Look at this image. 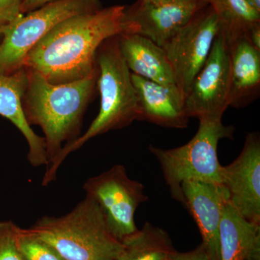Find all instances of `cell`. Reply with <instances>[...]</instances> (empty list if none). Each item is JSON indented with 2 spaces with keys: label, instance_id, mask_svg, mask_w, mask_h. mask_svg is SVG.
Returning a JSON list of instances; mask_svg holds the SVG:
<instances>
[{
  "label": "cell",
  "instance_id": "obj_2",
  "mask_svg": "<svg viewBox=\"0 0 260 260\" xmlns=\"http://www.w3.org/2000/svg\"><path fill=\"white\" fill-rule=\"evenodd\" d=\"M26 70L23 112L30 126L44 132L49 166L64 145L79 137L84 114L97 88L99 69L83 79L56 85Z\"/></svg>",
  "mask_w": 260,
  "mask_h": 260
},
{
  "label": "cell",
  "instance_id": "obj_20",
  "mask_svg": "<svg viewBox=\"0 0 260 260\" xmlns=\"http://www.w3.org/2000/svg\"><path fill=\"white\" fill-rule=\"evenodd\" d=\"M18 246L23 260H65L54 247L29 229L20 228Z\"/></svg>",
  "mask_w": 260,
  "mask_h": 260
},
{
  "label": "cell",
  "instance_id": "obj_24",
  "mask_svg": "<svg viewBox=\"0 0 260 260\" xmlns=\"http://www.w3.org/2000/svg\"><path fill=\"white\" fill-rule=\"evenodd\" d=\"M53 0H23L20 11H21L22 14L24 15L25 13H28L29 12L40 8L43 5Z\"/></svg>",
  "mask_w": 260,
  "mask_h": 260
},
{
  "label": "cell",
  "instance_id": "obj_10",
  "mask_svg": "<svg viewBox=\"0 0 260 260\" xmlns=\"http://www.w3.org/2000/svg\"><path fill=\"white\" fill-rule=\"evenodd\" d=\"M228 202L249 221L260 224V137L248 133L240 155L222 167L221 181Z\"/></svg>",
  "mask_w": 260,
  "mask_h": 260
},
{
  "label": "cell",
  "instance_id": "obj_29",
  "mask_svg": "<svg viewBox=\"0 0 260 260\" xmlns=\"http://www.w3.org/2000/svg\"></svg>",
  "mask_w": 260,
  "mask_h": 260
},
{
  "label": "cell",
  "instance_id": "obj_8",
  "mask_svg": "<svg viewBox=\"0 0 260 260\" xmlns=\"http://www.w3.org/2000/svg\"><path fill=\"white\" fill-rule=\"evenodd\" d=\"M219 31L217 15L208 4L162 46L184 99L208 59Z\"/></svg>",
  "mask_w": 260,
  "mask_h": 260
},
{
  "label": "cell",
  "instance_id": "obj_19",
  "mask_svg": "<svg viewBox=\"0 0 260 260\" xmlns=\"http://www.w3.org/2000/svg\"><path fill=\"white\" fill-rule=\"evenodd\" d=\"M218 18L220 34L228 46L246 37L250 29L260 23V13L246 0H206Z\"/></svg>",
  "mask_w": 260,
  "mask_h": 260
},
{
  "label": "cell",
  "instance_id": "obj_21",
  "mask_svg": "<svg viewBox=\"0 0 260 260\" xmlns=\"http://www.w3.org/2000/svg\"><path fill=\"white\" fill-rule=\"evenodd\" d=\"M20 229L12 220L0 221V260H23L18 246Z\"/></svg>",
  "mask_w": 260,
  "mask_h": 260
},
{
  "label": "cell",
  "instance_id": "obj_14",
  "mask_svg": "<svg viewBox=\"0 0 260 260\" xmlns=\"http://www.w3.org/2000/svg\"><path fill=\"white\" fill-rule=\"evenodd\" d=\"M27 82L28 73L24 68L9 74L0 75V115L9 119L26 140L30 165L47 167L45 140L36 134L23 112V97Z\"/></svg>",
  "mask_w": 260,
  "mask_h": 260
},
{
  "label": "cell",
  "instance_id": "obj_7",
  "mask_svg": "<svg viewBox=\"0 0 260 260\" xmlns=\"http://www.w3.org/2000/svg\"><path fill=\"white\" fill-rule=\"evenodd\" d=\"M83 188L86 195L96 202L108 227L118 240L122 242L138 230L135 212L148 198L144 193V185L130 179L124 166H114L89 178Z\"/></svg>",
  "mask_w": 260,
  "mask_h": 260
},
{
  "label": "cell",
  "instance_id": "obj_28",
  "mask_svg": "<svg viewBox=\"0 0 260 260\" xmlns=\"http://www.w3.org/2000/svg\"><path fill=\"white\" fill-rule=\"evenodd\" d=\"M2 39H3V34H2L1 29H0V42H1Z\"/></svg>",
  "mask_w": 260,
  "mask_h": 260
},
{
  "label": "cell",
  "instance_id": "obj_16",
  "mask_svg": "<svg viewBox=\"0 0 260 260\" xmlns=\"http://www.w3.org/2000/svg\"><path fill=\"white\" fill-rule=\"evenodd\" d=\"M229 48V107L242 108L256 100L260 93V52L246 37Z\"/></svg>",
  "mask_w": 260,
  "mask_h": 260
},
{
  "label": "cell",
  "instance_id": "obj_26",
  "mask_svg": "<svg viewBox=\"0 0 260 260\" xmlns=\"http://www.w3.org/2000/svg\"><path fill=\"white\" fill-rule=\"evenodd\" d=\"M143 1L152 2V3H186V2L198 1V0H143Z\"/></svg>",
  "mask_w": 260,
  "mask_h": 260
},
{
  "label": "cell",
  "instance_id": "obj_11",
  "mask_svg": "<svg viewBox=\"0 0 260 260\" xmlns=\"http://www.w3.org/2000/svg\"><path fill=\"white\" fill-rule=\"evenodd\" d=\"M207 5L206 0L171 3L138 0L125 8L124 32L143 36L162 47Z\"/></svg>",
  "mask_w": 260,
  "mask_h": 260
},
{
  "label": "cell",
  "instance_id": "obj_12",
  "mask_svg": "<svg viewBox=\"0 0 260 260\" xmlns=\"http://www.w3.org/2000/svg\"><path fill=\"white\" fill-rule=\"evenodd\" d=\"M181 189L184 205L199 228L202 246L210 260H220L219 229L228 200L225 189L220 184L198 181H185Z\"/></svg>",
  "mask_w": 260,
  "mask_h": 260
},
{
  "label": "cell",
  "instance_id": "obj_4",
  "mask_svg": "<svg viewBox=\"0 0 260 260\" xmlns=\"http://www.w3.org/2000/svg\"><path fill=\"white\" fill-rule=\"evenodd\" d=\"M29 229L65 260H119L122 254V242L113 235L99 205L88 195L70 213L43 217Z\"/></svg>",
  "mask_w": 260,
  "mask_h": 260
},
{
  "label": "cell",
  "instance_id": "obj_22",
  "mask_svg": "<svg viewBox=\"0 0 260 260\" xmlns=\"http://www.w3.org/2000/svg\"><path fill=\"white\" fill-rule=\"evenodd\" d=\"M23 0H0V28L9 25L23 15L20 11Z\"/></svg>",
  "mask_w": 260,
  "mask_h": 260
},
{
  "label": "cell",
  "instance_id": "obj_25",
  "mask_svg": "<svg viewBox=\"0 0 260 260\" xmlns=\"http://www.w3.org/2000/svg\"><path fill=\"white\" fill-rule=\"evenodd\" d=\"M246 38L250 42L251 45L260 52V23L256 24L252 27Z\"/></svg>",
  "mask_w": 260,
  "mask_h": 260
},
{
  "label": "cell",
  "instance_id": "obj_17",
  "mask_svg": "<svg viewBox=\"0 0 260 260\" xmlns=\"http://www.w3.org/2000/svg\"><path fill=\"white\" fill-rule=\"evenodd\" d=\"M220 260H260V224L242 217L225 202L219 229Z\"/></svg>",
  "mask_w": 260,
  "mask_h": 260
},
{
  "label": "cell",
  "instance_id": "obj_13",
  "mask_svg": "<svg viewBox=\"0 0 260 260\" xmlns=\"http://www.w3.org/2000/svg\"><path fill=\"white\" fill-rule=\"evenodd\" d=\"M138 99V121H146L162 127L184 129L189 117L184 96L179 89L169 88L132 73Z\"/></svg>",
  "mask_w": 260,
  "mask_h": 260
},
{
  "label": "cell",
  "instance_id": "obj_5",
  "mask_svg": "<svg viewBox=\"0 0 260 260\" xmlns=\"http://www.w3.org/2000/svg\"><path fill=\"white\" fill-rule=\"evenodd\" d=\"M233 126L222 121L200 120L192 139L178 148L162 149L150 145L149 150L156 158L171 194L184 204L181 186L188 181L220 184L221 170L218 156L219 141L233 138Z\"/></svg>",
  "mask_w": 260,
  "mask_h": 260
},
{
  "label": "cell",
  "instance_id": "obj_27",
  "mask_svg": "<svg viewBox=\"0 0 260 260\" xmlns=\"http://www.w3.org/2000/svg\"><path fill=\"white\" fill-rule=\"evenodd\" d=\"M246 1L254 10L260 13V0H246Z\"/></svg>",
  "mask_w": 260,
  "mask_h": 260
},
{
  "label": "cell",
  "instance_id": "obj_18",
  "mask_svg": "<svg viewBox=\"0 0 260 260\" xmlns=\"http://www.w3.org/2000/svg\"><path fill=\"white\" fill-rule=\"evenodd\" d=\"M119 260H172L176 252L172 239L161 228L145 223L122 241Z\"/></svg>",
  "mask_w": 260,
  "mask_h": 260
},
{
  "label": "cell",
  "instance_id": "obj_3",
  "mask_svg": "<svg viewBox=\"0 0 260 260\" xmlns=\"http://www.w3.org/2000/svg\"><path fill=\"white\" fill-rule=\"evenodd\" d=\"M99 69L97 88L101 95L100 110L88 130L69 144L64 145L56 158L47 167L42 185L56 179V173L69 154L85 143L111 130L119 129L138 120V99L132 73L121 55L117 36L102 43L96 54Z\"/></svg>",
  "mask_w": 260,
  "mask_h": 260
},
{
  "label": "cell",
  "instance_id": "obj_23",
  "mask_svg": "<svg viewBox=\"0 0 260 260\" xmlns=\"http://www.w3.org/2000/svg\"><path fill=\"white\" fill-rule=\"evenodd\" d=\"M172 260H210V259L203 246L200 244L194 250L187 251V252L176 251L172 256Z\"/></svg>",
  "mask_w": 260,
  "mask_h": 260
},
{
  "label": "cell",
  "instance_id": "obj_6",
  "mask_svg": "<svg viewBox=\"0 0 260 260\" xmlns=\"http://www.w3.org/2000/svg\"><path fill=\"white\" fill-rule=\"evenodd\" d=\"M101 8L99 0H53L2 27L0 75L20 69L30 49L57 24Z\"/></svg>",
  "mask_w": 260,
  "mask_h": 260
},
{
  "label": "cell",
  "instance_id": "obj_15",
  "mask_svg": "<svg viewBox=\"0 0 260 260\" xmlns=\"http://www.w3.org/2000/svg\"><path fill=\"white\" fill-rule=\"evenodd\" d=\"M117 39L121 55L132 73L169 88L179 89L162 47L136 34L123 32Z\"/></svg>",
  "mask_w": 260,
  "mask_h": 260
},
{
  "label": "cell",
  "instance_id": "obj_9",
  "mask_svg": "<svg viewBox=\"0 0 260 260\" xmlns=\"http://www.w3.org/2000/svg\"><path fill=\"white\" fill-rule=\"evenodd\" d=\"M230 57L225 38L218 32L202 69L184 99L186 114L199 120L222 121L229 105Z\"/></svg>",
  "mask_w": 260,
  "mask_h": 260
},
{
  "label": "cell",
  "instance_id": "obj_1",
  "mask_svg": "<svg viewBox=\"0 0 260 260\" xmlns=\"http://www.w3.org/2000/svg\"><path fill=\"white\" fill-rule=\"evenodd\" d=\"M125 8H101L63 20L30 49L21 68L37 72L55 85L86 78L97 69L102 43L124 32Z\"/></svg>",
  "mask_w": 260,
  "mask_h": 260
}]
</instances>
